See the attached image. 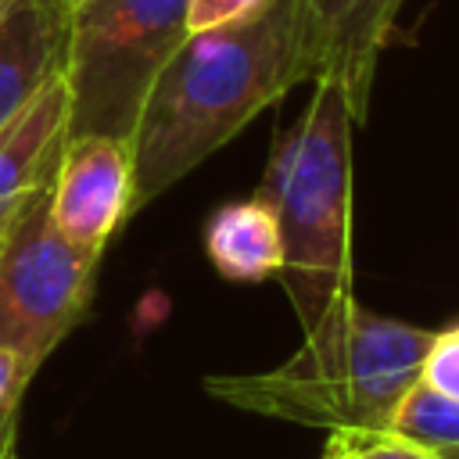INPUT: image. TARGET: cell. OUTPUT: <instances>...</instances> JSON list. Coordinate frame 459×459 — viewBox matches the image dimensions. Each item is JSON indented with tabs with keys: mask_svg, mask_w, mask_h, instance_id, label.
Listing matches in <instances>:
<instances>
[{
	"mask_svg": "<svg viewBox=\"0 0 459 459\" xmlns=\"http://www.w3.org/2000/svg\"><path fill=\"white\" fill-rule=\"evenodd\" d=\"M305 79L301 0H265L247 18L186 32L147 86L129 136V215Z\"/></svg>",
	"mask_w": 459,
	"mask_h": 459,
	"instance_id": "6da1fadb",
	"label": "cell"
},
{
	"mask_svg": "<svg viewBox=\"0 0 459 459\" xmlns=\"http://www.w3.org/2000/svg\"><path fill=\"white\" fill-rule=\"evenodd\" d=\"M434 330L377 316L351 294L305 330V344L276 369L208 377L212 398L319 430H387L398 398L420 377Z\"/></svg>",
	"mask_w": 459,
	"mask_h": 459,
	"instance_id": "7a4b0ae2",
	"label": "cell"
},
{
	"mask_svg": "<svg viewBox=\"0 0 459 459\" xmlns=\"http://www.w3.org/2000/svg\"><path fill=\"white\" fill-rule=\"evenodd\" d=\"M316 93L280 140L258 197L269 201L280 240V283L301 330L351 294V129L355 111L341 79H312Z\"/></svg>",
	"mask_w": 459,
	"mask_h": 459,
	"instance_id": "3957f363",
	"label": "cell"
},
{
	"mask_svg": "<svg viewBox=\"0 0 459 459\" xmlns=\"http://www.w3.org/2000/svg\"><path fill=\"white\" fill-rule=\"evenodd\" d=\"M186 36V0H68V133L129 143L147 86Z\"/></svg>",
	"mask_w": 459,
	"mask_h": 459,
	"instance_id": "277c9868",
	"label": "cell"
},
{
	"mask_svg": "<svg viewBox=\"0 0 459 459\" xmlns=\"http://www.w3.org/2000/svg\"><path fill=\"white\" fill-rule=\"evenodd\" d=\"M50 176L22 194L0 244V348L22 351L32 366L79 326L100 269L97 251L75 247L54 226Z\"/></svg>",
	"mask_w": 459,
	"mask_h": 459,
	"instance_id": "5b68a950",
	"label": "cell"
},
{
	"mask_svg": "<svg viewBox=\"0 0 459 459\" xmlns=\"http://www.w3.org/2000/svg\"><path fill=\"white\" fill-rule=\"evenodd\" d=\"M133 158L129 143L104 133H68L50 176V219L82 251L104 255L129 219Z\"/></svg>",
	"mask_w": 459,
	"mask_h": 459,
	"instance_id": "8992f818",
	"label": "cell"
},
{
	"mask_svg": "<svg viewBox=\"0 0 459 459\" xmlns=\"http://www.w3.org/2000/svg\"><path fill=\"white\" fill-rule=\"evenodd\" d=\"M402 0H301V50L308 79L333 75L362 126L380 47Z\"/></svg>",
	"mask_w": 459,
	"mask_h": 459,
	"instance_id": "52a82bcc",
	"label": "cell"
},
{
	"mask_svg": "<svg viewBox=\"0 0 459 459\" xmlns=\"http://www.w3.org/2000/svg\"><path fill=\"white\" fill-rule=\"evenodd\" d=\"M68 0H14L0 22V126L65 68Z\"/></svg>",
	"mask_w": 459,
	"mask_h": 459,
	"instance_id": "ba28073f",
	"label": "cell"
},
{
	"mask_svg": "<svg viewBox=\"0 0 459 459\" xmlns=\"http://www.w3.org/2000/svg\"><path fill=\"white\" fill-rule=\"evenodd\" d=\"M68 136V82L57 72L39 93L0 126V201H11L43 183Z\"/></svg>",
	"mask_w": 459,
	"mask_h": 459,
	"instance_id": "9c48e42d",
	"label": "cell"
},
{
	"mask_svg": "<svg viewBox=\"0 0 459 459\" xmlns=\"http://www.w3.org/2000/svg\"><path fill=\"white\" fill-rule=\"evenodd\" d=\"M204 255L230 283L276 280L283 269V240L269 201L251 197L215 208L204 226Z\"/></svg>",
	"mask_w": 459,
	"mask_h": 459,
	"instance_id": "30bf717a",
	"label": "cell"
},
{
	"mask_svg": "<svg viewBox=\"0 0 459 459\" xmlns=\"http://www.w3.org/2000/svg\"><path fill=\"white\" fill-rule=\"evenodd\" d=\"M387 430L398 437H409L430 452L459 445V398H448L416 377L409 384V391L398 398Z\"/></svg>",
	"mask_w": 459,
	"mask_h": 459,
	"instance_id": "8fae6325",
	"label": "cell"
},
{
	"mask_svg": "<svg viewBox=\"0 0 459 459\" xmlns=\"http://www.w3.org/2000/svg\"><path fill=\"white\" fill-rule=\"evenodd\" d=\"M36 373H39V366H32L22 351L0 348V459L11 455V434H14V420H18V402H22V394L32 384Z\"/></svg>",
	"mask_w": 459,
	"mask_h": 459,
	"instance_id": "7c38bea8",
	"label": "cell"
},
{
	"mask_svg": "<svg viewBox=\"0 0 459 459\" xmlns=\"http://www.w3.org/2000/svg\"><path fill=\"white\" fill-rule=\"evenodd\" d=\"M420 380L448 398H459V326L434 330L420 366Z\"/></svg>",
	"mask_w": 459,
	"mask_h": 459,
	"instance_id": "4fadbf2b",
	"label": "cell"
},
{
	"mask_svg": "<svg viewBox=\"0 0 459 459\" xmlns=\"http://www.w3.org/2000/svg\"><path fill=\"white\" fill-rule=\"evenodd\" d=\"M337 434L351 459H437L430 448L409 441V437H398L391 430H330Z\"/></svg>",
	"mask_w": 459,
	"mask_h": 459,
	"instance_id": "5bb4252c",
	"label": "cell"
},
{
	"mask_svg": "<svg viewBox=\"0 0 459 459\" xmlns=\"http://www.w3.org/2000/svg\"><path fill=\"white\" fill-rule=\"evenodd\" d=\"M265 0H186V32L215 29L237 18H247L262 7Z\"/></svg>",
	"mask_w": 459,
	"mask_h": 459,
	"instance_id": "9a60e30c",
	"label": "cell"
},
{
	"mask_svg": "<svg viewBox=\"0 0 459 459\" xmlns=\"http://www.w3.org/2000/svg\"><path fill=\"white\" fill-rule=\"evenodd\" d=\"M18 201H22V194H18V197H11V201H0V244H4V233H7V226H11L14 212H18Z\"/></svg>",
	"mask_w": 459,
	"mask_h": 459,
	"instance_id": "2e32d148",
	"label": "cell"
},
{
	"mask_svg": "<svg viewBox=\"0 0 459 459\" xmlns=\"http://www.w3.org/2000/svg\"><path fill=\"white\" fill-rule=\"evenodd\" d=\"M323 459H351V452H348V445L337 437V434H330V441H326V452H323Z\"/></svg>",
	"mask_w": 459,
	"mask_h": 459,
	"instance_id": "e0dca14e",
	"label": "cell"
},
{
	"mask_svg": "<svg viewBox=\"0 0 459 459\" xmlns=\"http://www.w3.org/2000/svg\"><path fill=\"white\" fill-rule=\"evenodd\" d=\"M437 459H459V445H448V448H434Z\"/></svg>",
	"mask_w": 459,
	"mask_h": 459,
	"instance_id": "ac0fdd59",
	"label": "cell"
},
{
	"mask_svg": "<svg viewBox=\"0 0 459 459\" xmlns=\"http://www.w3.org/2000/svg\"><path fill=\"white\" fill-rule=\"evenodd\" d=\"M11 4H14V0H0V22H4V14L11 11Z\"/></svg>",
	"mask_w": 459,
	"mask_h": 459,
	"instance_id": "d6986e66",
	"label": "cell"
},
{
	"mask_svg": "<svg viewBox=\"0 0 459 459\" xmlns=\"http://www.w3.org/2000/svg\"><path fill=\"white\" fill-rule=\"evenodd\" d=\"M4 459H14V452H11V455H4Z\"/></svg>",
	"mask_w": 459,
	"mask_h": 459,
	"instance_id": "ffe728a7",
	"label": "cell"
}]
</instances>
